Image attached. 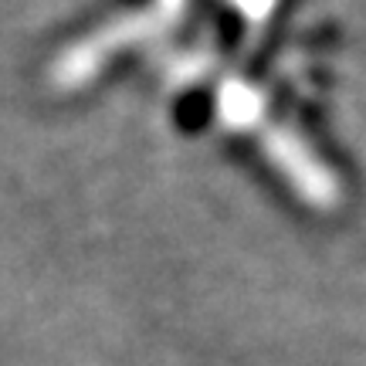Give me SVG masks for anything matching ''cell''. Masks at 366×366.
I'll return each instance as SVG.
<instances>
[{
    "instance_id": "1",
    "label": "cell",
    "mask_w": 366,
    "mask_h": 366,
    "mask_svg": "<svg viewBox=\"0 0 366 366\" xmlns=\"http://www.w3.org/2000/svg\"><path fill=\"white\" fill-rule=\"evenodd\" d=\"M224 112H227V119H234V122H248V119L258 112V95L251 89L231 85L227 95H224Z\"/></svg>"
},
{
    "instance_id": "2",
    "label": "cell",
    "mask_w": 366,
    "mask_h": 366,
    "mask_svg": "<svg viewBox=\"0 0 366 366\" xmlns=\"http://www.w3.org/2000/svg\"><path fill=\"white\" fill-rule=\"evenodd\" d=\"M237 7L241 11H248V14H262L272 7V0H237Z\"/></svg>"
}]
</instances>
